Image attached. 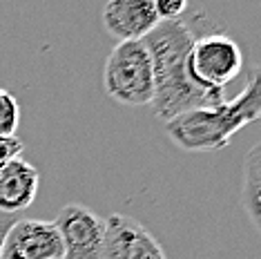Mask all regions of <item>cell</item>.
<instances>
[{"instance_id": "1", "label": "cell", "mask_w": 261, "mask_h": 259, "mask_svg": "<svg viewBox=\"0 0 261 259\" xmlns=\"http://www.w3.org/2000/svg\"><path fill=\"white\" fill-rule=\"evenodd\" d=\"M194 38H197L194 27L183 18L159 22L143 38L154 65L156 94H154L152 105L161 121H170L190 110L212 108L223 101L199 90L190 79L188 54L192 49Z\"/></svg>"}, {"instance_id": "2", "label": "cell", "mask_w": 261, "mask_h": 259, "mask_svg": "<svg viewBox=\"0 0 261 259\" xmlns=\"http://www.w3.org/2000/svg\"><path fill=\"white\" fill-rule=\"evenodd\" d=\"M261 119V67H252L243 90L212 108L190 110L165 121V134L186 152H215L230 145L239 130Z\"/></svg>"}, {"instance_id": "3", "label": "cell", "mask_w": 261, "mask_h": 259, "mask_svg": "<svg viewBox=\"0 0 261 259\" xmlns=\"http://www.w3.org/2000/svg\"><path fill=\"white\" fill-rule=\"evenodd\" d=\"M103 87L116 103L145 108L154 103V65L143 40L116 43L103 69Z\"/></svg>"}, {"instance_id": "4", "label": "cell", "mask_w": 261, "mask_h": 259, "mask_svg": "<svg viewBox=\"0 0 261 259\" xmlns=\"http://www.w3.org/2000/svg\"><path fill=\"white\" fill-rule=\"evenodd\" d=\"M241 69L243 51L228 34L203 32L194 38L188 54V72L199 90L223 98V90L241 74Z\"/></svg>"}, {"instance_id": "5", "label": "cell", "mask_w": 261, "mask_h": 259, "mask_svg": "<svg viewBox=\"0 0 261 259\" xmlns=\"http://www.w3.org/2000/svg\"><path fill=\"white\" fill-rule=\"evenodd\" d=\"M56 228L63 241V259H100L105 239V219L81 203L58 210Z\"/></svg>"}, {"instance_id": "6", "label": "cell", "mask_w": 261, "mask_h": 259, "mask_svg": "<svg viewBox=\"0 0 261 259\" xmlns=\"http://www.w3.org/2000/svg\"><path fill=\"white\" fill-rule=\"evenodd\" d=\"M100 259H168V255L141 221L121 213H112L105 219Z\"/></svg>"}, {"instance_id": "7", "label": "cell", "mask_w": 261, "mask_h": 259, "mask_svg": "<svg viewBox=\"0 0 261 259\" xmlns=\"http://www.w3.org/2000/svg\"><path fill=\"white\" fill-rule=\"evenodd\" d=\"M0 259H63V241L56 223L16 219L5 235Z\"/></svg>"}, {"instance_id": "8", "label": "cell", "mask_w": 261, "mask_h": 259, "mask_svg": "<svg viewBox=\"0 0 261 259\" xmlns=\"http://www.w3.org/2000/svg\"><path fill=\"white\" fill-rule=\"evenodd\" d=\"M100 18L116 43L143 40L161 22L154 11V0H110Z\"/></svg>"}, {"instance_id": "9", "label": "cell", "mask_w": 261, "mask_h": 259, "mask_svg": "<svg viewBox=\"0 0 261 259\" xmlns=\"http://www.w3.org/2000/svg\"><path fill=\"white\" fill-rule=\"evenodd\" d=\"M40 174L22 157L0 166V213L18 215L34 203L38 194Z\"/></svg>"}, {"instance_id": "10", "label": "cell", "mask_w": 261, "mask_h": 259, "mask_svg": "<svg viewBox=\"0 0 261 259\" xmlns=\"http://www.w3.org/2000/svg\"><path fill=\"white\" fill-rule=\"evenodd\" d=\"M241 205L248 219L261 232V141L252 145L243 159L241 172Z\"/></svg>"}, {"instance_id": "11", "label": "cell", "mask_w": 261, "mask_h": 259, "mask_svg": "<svg viewBox=\"0 0 261 259\" xmlns=\"http://www.w3.org/2000/svg\"><path fill=\"white\" fill-rule=\"evenodd\" d=\"M20 123V108L11 92L0 87V137H16Z\"/></svg>"}, {"instance_id": "12", "label": "cell", "mask_w": 261, "mask_h": 259, "mask_svg": "<svg viewBox=\"0 0 261 259\" xmlns=\"http://www.w3.org/2000/svg\"><path fill=\"white\" fill-rule=\"evenodd\" d=\"M154 11L161 22L176 20L188 11V3L186 0H154Z\"/></svg>"}, {"instance_id": "13", "label": "cell", "mask_w": 261, "mask_h": 259, "mask_svg": "<svg viewBox=\"0 0 261 259\" xmlns=\"http://www.w3.org/2000/svg\"><path fill=\"white\" fill-rule=\"evenodd\" d=\"M22 154V143L18 137H0V166L18 159Z\"/></svg>"}, {"instance_id": "14", "label": "cell", "mask_w": 261, "mask_h": 259, "mask_svg": "<svg viewBox=\"0 0 261 259\" xmlns=\"http://www.w3.org/2000/svg\"><path fill=\"white\" fill-rule=\"evenodd\" d=\"M16 217L14 215H3L0 213V250H3V241H5V235H7V230L11 226H14Z\"/></svg>"}]
</instances>
